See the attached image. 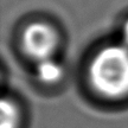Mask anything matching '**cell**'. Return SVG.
I'll return each mask as SVG.
<instances>
[{
    "label": "cell",
    "instance_id": "obj_2",
    "mask_svg": "<svg viewBox=\"0 0 128 128\" xmlns=\"http://www.w3.org/2000/svg\"><path fill=\"white\" fill-rule=\"evenodd\" d=\"M58 45V36L51 25L34 22L28 25L22 34V46L32 60H43L54 56Z\"/></svg>",
    "mask_w": 128,
    "mask_h": 128
},
{
    "label": "cell",
    "instance_id": "obj_5",
    "mask_svg": "<svg viewBox=\"0 0 128 128\" xmlns=\"http://www.w3.org/2000/svg\"><path fill=\"white\" fill-rule=\"evenodd\" d=\"M122 38H124V44L128 46V20L124 23L122 28Z\"/></svg>",
    "mask_w": 128,
    "mask_h": 128
},
{
    "label": "cell",
    "instance_id": "obj_3",
    "mask_svg": "<svg viewBox=\"0 0 128 128\" xmlns=\"http://www.w3.org/2000/svg\"><path fill=\"white\" fill-rule=\"evenodd\" d=\"M64 74V69L60 62L56 60L46 58V60L37 62L36 66V75L37 78L42 83L45 84H54L62 80Z\"/></svg>",
    "mask_w": 128,
    "mask_h": 128
},
{
    "label": "cell",
    "instance_id": "obj_1",
    "mask_svg": "<svg viewBox=\"0 0 128 128\" xmlns=\"http://www.w3.org/2000/svg\"><path fill=\"white\" fill-rule=\"evenodd\" d=\"M89 81L96 92L107 98L128 95V46L102 48L89 64Z\"/></svg>",
    "mask_w": 128,
    "mask_h": 128
},
{
    "label": "cell",
    "instance_id": "obj_4",
    "mask_svg": "<svg viewBox=\"0 0 128 128\" xmlns=\"http://www.w3.org/2000/svg\"><path fill=\"white\" fill-rule=\"evenodd\" d=\"M18 122L19 113L16 103L4 97L0 104V128H17Z\"/></svg>",
    "mask_w": 128,
    "mask_h": 128
}]
</instances>
